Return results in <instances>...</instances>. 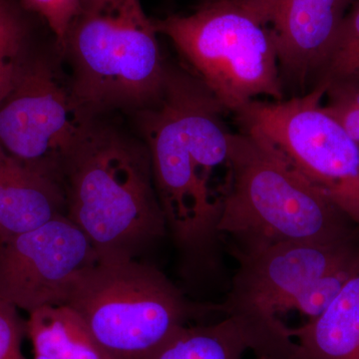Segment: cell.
<instances>
[{
    "instance_id": "6da1fadb",
    "label": "cell",
    "mask_w": 359,
    "mask_h": 359,
    "mask_svg": "<svg viewBox=\"0 0 359 359\" xmlns=\"http://www.w3.org/2000/svg\"><path fill=\"white\" fill-rule=\"evenodd\" d=\"M226 166L218 231L233 241L235 257L287 243L359 238L358 226L263 135L231 133Z\"/></svg>"
},
{
    "instance_id": "7a4b0ae2",
    "label": "cell",
    "mask_w": 359,
    "mask_h": 359,
    "mask_svg": "<svg viewBox=\"0 0 359 359\" xmlns=\"http://www.w3.org/2000/svg\"><path fill=\"white\" fill-rule=\"evenodd\" d=\"M66 217L99 261L136 259L168 233L145 144L90 123L62 170Z\"/></svg>"
},
{
    "instance_id": "3957f363",
    "label": "cell",
    "mask_w": 359,
    "mask_h": 359,
    "mask_svg": "<svg viewBox=\"0 0 359 359\" xmlns=\"http://www.w3.org/2000/svg\"><path fill=\"white\" fill-rule=\"evenodd\" d=\"M157 33L140 0H82L62 49L71 96L87 119L157 102L168 69Z\"/></svg>"
},
{
    "instance_id": "277c9868",
    "label": "cell",
    "mask_w": 359,
    "mask_h": 359,
    "mask_svg": "<svg viewBox=\"0 0 359 359\" xmlns=\"http://www.w3.org/2000/svg\"><path fill=\"white\" fill-rule=\"evenodd\" d=\"M278 0H209L190 15L154 21L230 112L257 97L283 99L273 18Z\"/></svg>"
},
{
    "instance_id": "5b68a950",
    "label": "cell",
    "mask_w": 359,
    "mask_h": 359,
    "mask_svg": "<svg viewBox=\"0 0 359 359\" xmlns=\"http://www.w3.org/2000/svg\"><path fill=\"white\" fill-rule=\"evenodd\" d=\"M66 306L85 321L111 359H142L189 320L219 311L198 306L154 266L98 261L75 278Z\"/></svg>"
},
{
    "instance_id": "8992f818",
    "label": "cell",
    "mask_w": 359,
    "mask_h": 359,
    "mask_svg": "<svg viewBox=\"0 0 359 359\" xmlns=\"http://www.w3.org/2000/svg\"><path fill=\"white\" fill-rule=\"evenodd\" d=\"M359 250V238L287 243L237 256L238 269L221 313L238 321L256 359H290L294 340L278 318L316 278Z\"/></svg>"
},
{
    "instance_id": "52a82bcc",
    "label": "cell",
    "mask_w": 359,
    "mask_h": 359,
    "mask_svg": "<svg viewBox=\"0 0 359 359\" xmlns=\"http://www.w3.org/2000/svg\"><path fill=\"white\" fill-rule=\"evenodd\" d=\"M325 86L287 100L250 101L236 111L359 229V145L323 110Z\"/></svg>"
},
{
    "instance_id": "ba28073f",
    "label": "cell",
    "mask_w": 359,
    "mask_h": 359,
    "mask_svg": "<svg viewBox=\"0 0 359 359\" xmlns=\"http://www.w3.org/2000/svg\"><path fill=\"white\" fill-rule=\"evenodd\" d=\"M92 121L46 60L27 59L18 82L0 104V145L62 185L65 161Z\"/></svg>"
},
{
    "instance_id": "9c48e42d",
    "label": "cell",
    "mask_w": 359,
    "mask_h": 359,
    "mask_svg": "<svg viewBox=\"0 0 359 359\" xmlns=\"http://www.w3.org/2000/svg\"><path fill=\"white\" fill-rule=\"evenodd\" d=\"M98 261L83 231L59 216L0 241V297L28 313L65 304L77 276Z\"/></svg>"
},
{
    "instance_id": "30bf717a",
    "label": "cell",
    "mask_w": 359,
    "mask_h": 359,
    "mask_svg": "<svg viewBox=\"0 0 359 359\" xmlns=\"http://www.w3.org/2000/svg\"><path fill=\"white\" fill-rule=\"evenodd\" d=\"M356 0H278L273 29L280 74L304 86L316 78Z\"/></svg>"
},
{
    "instance_id": "8fae6325",
    "label": "cell",
    "mask_w": 359,
    "mask_h": 359,
    "mask_svg": "<svg viewBox=\"0 0 359 359\" xmlns=\"http://www.w3.org/2000/svg\"><path fill=\"white\" fill-rule=\"evenodd\" d=\"M65 215L60 182L15 159L0 145V241Z\"/></svg>"
},
{
    "instance_id": "7c38bea8",
    "label": "cell",
    "mask_w": 359,
    "mask_h": 359,
    "mask_svg": "<svg viewBox=\"0 0 359 359\" xmlns=\"http://www.w3.org/2000/svg\"><path fill=\"white\" fill-rule=\"evenodd\" d=\"M290 334L295 344L290 359H359V264L330 306Z\"/></svg>"
},
{
    "instance_id": "4fadbf2b",
    "label": "cell",
    "mask_w": 359,
    "mask_h": 359,
    "mask_svg": "<svg viewBox=\"0 0 359 359\" xmlns=\"http://www.w3.org/2000/svg\"><path fill=\"white\" fill-rule=\"evenodd\" d=\"M26 334L35 355L52 359H111L85 321L66 304L42 306L29 313Z\"/></svg>"
},
{
    "instance_id": "5bb4252c",
    "label": "cell",
    "mask_w": 359,
    "mask_h": 359,
    "mask_svg": "<svg viewBox=\"0 0 359 359\" xmlns=\"http://www.w3.org/2000/svg\"><path fill=\"white\" fill-rule=\"evenodd\" d=\"M250 351L240 323L230 316L211 325L180 327L142 359H243Z\"/></svg>"
},
{
    "instance_id": "9a60e30c",
    "label": "cell",
    "mask_w": 359,
    "mask_h": 359,
    "mask_svg": "<svg viewBox=\"0 0 359 359\" xmlns=\"http://www.w3.org/2000/svg\"><path fill=\"white\" fill-rule=\"evenodd\" d=\"M316 84L359 83V0L346 14L327 59L316 77Z\"/></svg>"
},
{
    "instance_id": "2e32d148",
    "label": "cell",
    "mask_w": 359,
    "mask_h": 359,
    "mask_svg": "<svg viewBox=\"0 0 359 359\" xmlns=\"http://www.w3.org/2000/svg\"><path fill=\"white\" fill-rule=\"evenodd\" d=\"M27 59L22 23L6 0H0V104L18 82Z\"/></svg>"
},
{
    "instance_id": "e0dca14e",
    "label": "cell",
    "mask_w": 359,
    "mask_h": 359,
    "mask_svg": "<svg viewBox=\"0 0 359 359\" xmlns=\"http://www.w3.org/2000/svg\"><path fill=\"white\" fill-rule=\"evenodd\" d=\"M359 264V250L316 278L290 302L287 311L295 309L309 320L318 318L341 292Z\"/></svg>"
},
{
    "instance_id": "ac0fdd59",
    "label": "cell",
    "mask_w": 359,
    "mask_h": 359,
    "mask_svg": "<svg viewBox=\"0 0 359 359\" xmlns=\"http://www.w3.org/2000/svg\"><path fill=\"white\" fill-rule=\"evenodd\" d=\"M323 110L339 123L359 145V83L337 82L327 85Z\"/></svg>"
},
{
    "instance_id": "d6986e66",
    "label": "cell",
    "mask_w": 359,
    "mask_h": 359,
    "mask_svg": "<svg viewBox=\"0 0 359 359\" xmlns=\"http://www.w3.org/2000/svg\"><path fill=\"white\" fill-rule=\"evenodd\" d=\"M18 309L0 297V359H26L21 351L26 321Z\"/></svg>"
},
{
    "instance_id": "ffe728a7",
    "label": "cell",
    "mask_w": 359,
    "mask_h": 359,
    "mask_svg": "<svg viewBox=\"0 0 359 359\" xmlns=\"http://www.w3.org/2000/svg\"><path fill=\"white\" fill-rule=\"evenodd\" d=\"M22 2L27 8L32 9L44 18L55 35L58 44L63 48L68 28L63 20L58 0H22Z\"/></svg>"
},
{
    "instance_id": "44dd1931",
    "label": "cell",
    "mask_w": 359,
    "mask_h": 359,
    "mask_svg": "<svg viewBox=\"0 0 359 359\" xmlns=\"http://www.w3.org/2000/svg\"><path fill=\"white\" fill-rule=\"evenodd\" d=\"M58 4L59 6H60L63 20H65L68 32H69L71 23L74 20L75 16H76L78 11H79L82 0H58Z\"/></svg>"
},
{
    "instance_id": "7402d4cb",
    "label": "cell",
    "mask_w": 359,
    "mask_h": 359,
    "mask_svg": "<svg viewBox=\"0 0 359 359\" xmlns=\"http://www.w3.org/2000/svg\"><path fill=\"white\" fill-rule=\"evenodd\" d=\"M34 359H52V358H45V356L35 355Z\"/></svg>"
}]
</instances>
